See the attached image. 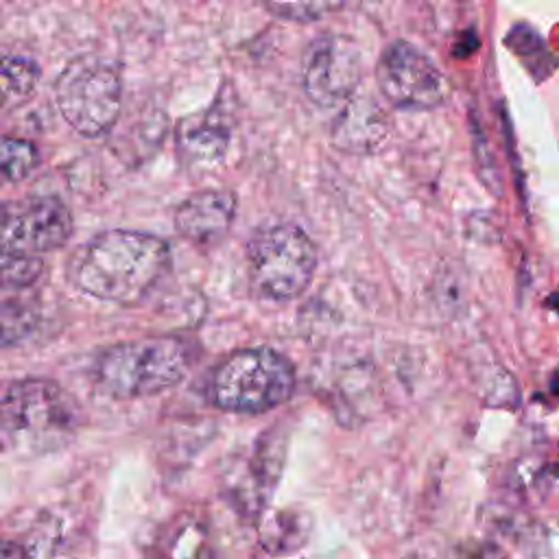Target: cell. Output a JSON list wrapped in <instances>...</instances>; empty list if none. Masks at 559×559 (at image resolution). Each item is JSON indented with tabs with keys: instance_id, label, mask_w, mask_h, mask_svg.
<instances>
[{
	"instance_id": "4",
	"label": "cell",
	"mask_w": 559,
	"mask_h": 559,
	"mask_svg": "<svg viewBox=\"0 0 559 559\" xmlns=\"http://www.w3.org/2000/svg\"><path fill=\"white\" fill-rule=\"evenodd\" d=\"M314 269V242L297 225H269L249 240V284L264 299L286 301L301 295L312 282Z\"/></svg>"
},
{
	"instance_id": "22",
	"label": "cell",
	"mask_w": 559,
	"mask_h": 559,
	"mask_svg": "<svg viewBox=\"0 0 559 559\" xmlns=\"http://www.w3.org/2000/svg\"><path fill=\"white\" fill-rule=\"evenodd\" d=\"M4 544H7V539H0V552H2V548H4Z\"/></svg>"
},
{
	"instance_id": "3",
	"label": "cell",
	"mask_w": 559,
	"mask_h": 559,
	"mask_svg": "<svg viewBox=\"0 0 559 559\" xmlns=\"http://www.w3.org/2000/svg\"><path fill=\"white\" fill-rule=\"evenodd\" d=\"M293 362L271 347H245L218 362L207 380V397L229 413H264L295 391Z\"/></svg>"
},
{
	"instance_id": "1",
	"label": "cell",
	"mask_w": 559,
	"mask_h": 559,
	"mask_svg": "<svg viewBox=\"0 0 559 559\" xmlns=\"http://www.w3.org/2000/svg\"><path fill=\"white\" fill-rule=\"evenodd\" d=\"M170 266V247L155 234L109 229L92 236L68 260V280L81 293L118 306L148 297Z\"/></svg>"
},
{
	"instance_id": "2",
	"label": "cell",
	"mask_w": 559,
	"mask_h": 559,
	"mask_svg": "<svg viewBox=\"0 0 559 559\" xmlns=\"http://www.w3.org/2000/svg\"><path fill=\"white\" fill-rule=\"evenodd\" d=\"M192 349L177 336H148L105 347L94 362L96 389L114 400L162 393L183 380Z\"/></svg>"
},
{
	"instance_id": "8",
	"label": "cell",
	"mask_w": 559,
	"mask_h": 559,
	"mask_svg": "<svg viewBox=\"0 0 559 559\" xmlns=\"http://www.w3.org/2000/svg\"><path fill=\"white\" fill-rule=\"evenodd\" d=\"M362 79V61L349 37L325 33L317 37L301 63V85L317 107H341L358 90Z\"/></svg>"
},
{
	"instance_id": "20",
	"label": "cell",
	"mask_w": 559,
	"mask_h": 559,
	"mask_svg": "<svg viewBox=\"0 0 559 559\" xmlns=\"http://www.w3.org/2000/svg\"><path fill=\"white\" fill-rule=\"evenodd\" d=\"M0 559H28V552L20 544L7 542L2 552H0Z\"/></svg>"
},
{
	"instance_id": "15",
	"label": "cell",
	"mask_w": 559,
	"mask_h": 559,
	"mask_svg": "<svg viewBox=\"0 0 559 559\" xmlns=\"http://www.w3.org/2000/svg\"><path fill=\"white\" fill-rule=\"evenodd\" d=\"M39 66L26 57H0V114L17 109L37 90Z\"/></svg>"
},
{
	"instance_id": "7",
	"label": "cell",
	"mask_w": 559,
	"mask_h": 559,
	"mask_svg": "<svg viewBox=\"0 0 559 559\" xmlns=\"http://www.w3.org/2000/svg\"><path fill=\"white\" fill-rule=\"evenodd\" d=\"M76 408L68 393L46 378L13 380L0 397V426L17 437H41L70 430Z\"/></svg>"
},
{
	"instance_id": "17",
	"label": "cell",
	"mask_w": 559,
	"mask_h": 559,
	"mask_svg": "<svg viewBox=\"0 0 559 559\" xmlns=\"http://www.w3.org/2000/svg\"><path fill=\"white\" fill-rule=\"evenodd\" d=\"M39 162L37 148L22 138H0V186L15 183L33 173Z\"/></svg>"
},
{
	"instance_id": "11",
	"label": "cell",
	"mask_w": 559,
	"mask_h": 559,
	"mask_svg": "<svg viewBox=\"0 0 559 559\" xmlns=\"http://www.w3.org/2000/svg\"><path fill=\"white\" fill-rule=\"evenodd\" d=\"M236 205V194L229 190L207 188L192 192L175 210V229L194 245H212L229 231Z\"/></svg>"
},
{
	"instance_id": "5",
	"label": "cell",
	"mask_w": 559,
	"mask_h": 559,
	"mask_svg": "<svg viewBox=\"0 0 559 559\" xmlns=\"http://www.w3.org/2000/svg\"><path fill=\"white\" fill-rule=\"evenodd\" d=\"M55 103L76 133L87 138L103 135L120 116V70L111 61L94 55L79 57L57 76Z\"/></svg>"
},
{
	"instance_id": "16",
	"label": "cell",
	"mask_w": 559,
	"mask_h": 559,
	"mask_svg": "<svg viewBox=\"0 0 559 559\" xmlns=\"http://www.w3.org/2000/svg\"><path fill=\"white\" fill-rule=\"evenodd\" d=\"M306 522L301 515L290 511H275L262 524L260 539L264 548L273 555L295 552L306 542Z\"/></svg>"
},
{
	"instance_id": "19",
	"label": "cell",
	"mask_w": 559,
	"mask_h": 559,
	"mask_svg": "<svg viewBox=\"0 0 559 559\" xmlns=\"http://www.w3.org/2000/svg\"><path fill=\"white\" fill-rule=\"evenodd\" d=\"M44 273L37 255H24L0 249V288H28Z\"/></svg>"
},
{
	"instance_id": "14",
	"label": "cell",
	"mask_w": 559,
	"mask_h": 559,
	"mask_svg": "<svg viewBox=\"0 0 559 559\" xmlns=\"http://www.w3.org/2000/svg\"><path fill=\"white\" fill-rule=\"evenodd\" d=\"M41 308L26 288H0V349L24 341L39 325Z\"/></svg>"
},
{
	"instance_id": "10",
	"label": "cell",
	"mask_w": 559,
	"mask_h": 559,
	"mask_svg": "<svg viewBox=\"0 0 559 559\" xmlns=\"http://www.w3.org/2000/svg\"><path fill=\"white\" fill-rule=\"evenodd\" d=\"M231 116L223 98L194 114L183 116L175 127V148L179 159L192 168L216 166L231 144Z\"/></svg>"
},
{
	"instance_id": "23",
	"label": "cell",
	"mask_w": 559,
	"mask_h": 559,
	"mask_svg": "<svg viewBox=\"0 0 559 559\" xmlns=\"http://www.w3.org/2000/svg\"><path fill=\"white\" fill-rule=\"evenodd\" d=\"M0 452H2V445H0Z\"/></svg>"
},
{
	"instance_id": "12",
	"label": "cell",
	"mask_w": 559,
	"mask_h": 559,
	"mask_svg": "<svg viewBox=\"0 0 559 559\" xmlns=\"http://www.w3.org/2000/svg\"><path fill=\"white\" fill-rule=\"evenodd\" d=\"M389 129L391 124L384 107L373 96L356 92L345 105H341L330 138L332 144L345 153L367 155L386 142Z\"/></svg>"
},
{
	"instance_id": "6",
	"label": "cell",
	"mask_w": 559,
	"mask_h": 559,
	"mask_svg": "<svg viewBox=\"0 0 559 559\" xmlns=\"http://www.w3.org/2000/svg\"><path fill=\"white\" fill-rule=\"evenodd\" d=\"M382 96L397 109H435L445 98V79L432 59L406 39L391 41L376 68Z\"/></svg>"
},
{
	"instance_id": "18",
	"label": "cell",
	"mask_w": 559,
	"mask_h": 559,
	"mask_svg": "<svg viewBox=\"0 0 559 559\" xmlns=\"http://www.w3.org/2000/svg\"><path fill=\"white\" fill-rule=\"evenodd\" d=\"M264 11L280 20L314 22L323 15L338 11L345 0H255Z\"/></svg>"
},
{
	"instance_id": "9",
	"label": "cell",
	"mask_w": 559,
	"mask_h": 559,
	"mask_svg": "<svg viewBox=\"0 0 559 559\" xmlns=\"http://www.w3.org/2000/svg\"><path fill=\"white\" fill-rule=\"evenodd\" d=\"M72 236V214L57 197H37L7 207L0 249L37 255L59 249Z\"/></svg>"
},
{
	"instance_id": "21",
	"label": "cell",
	"mask_w": 559,
	"mask_h": 559,
	"mask_svg": "<svg viewBox=\"0 0 559 559\" xmlns=\"http://www.w3.org/2000/svg\"><path fill=\"white\" fill-rule=\"evenodd\" d=\"M4 212H7V205L0 203V227H2V221H4Z\"/></svg>"
},
{
	"instance_id": "13",
	"label": "cell",
	"mask_w": 559,
	"mask_h": 559,
	"mask_svg": "<svg viewBox=\"0 0 559 559\" xmlns=\"http://www.w3.org/2000/svg\"><path fill=\"white\" fill-rule=\"evenodd\" d=\"M155 559H212V535L201 515L179 513L170 520L153 544Z\"/></svg>"
}]
</instances>
